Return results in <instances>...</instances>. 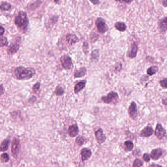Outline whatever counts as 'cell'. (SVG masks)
I'll use <instances>...</instances> for the list:
<instances>
[{
	"label": "cell",
	"mask_w": 167,
	"mask_h": 167,
	"mask_svg": "<svg viewBox=\"0 0 167 167\" xmlns=\"http://www.w3.org/2000/svg\"><path fill=\"white\" fill-rule=\"evenodd\" d=\"M12 76L17 80H27L32 78L36 74L35 70L33 68H25L20 66L12 69Z\"/></svg>",
	"instance_id": "obj_1"
},
{
	"label": "cell",
	"mask_w": 167,
	"mask_h": 167,
	"mask_svg": "<svg viewBox=\"0 0 167 167\" xmlns=\"http://www.w3.org/2000/svg\"><path fill=\"white\" fill-rule=\"evenodd\" d=\"M14 23L18 28L22 30L26 31L28 28L29 21L26 12L20 11L18 12L14 19Z\"/></svg>",
	"instance_id": "obj_2"
},
{
	"label": "cell",
	"mask_w": 167,
	"mask_h": 167,
	"mask_svg": "<svg viewBox=\"0 0 167 167\" xmlns=\"http://www.w3.org/2000/svg\"><path fill=\"white\" fill-rule=\"evenodd\" d=\"M21 44V37L16 39L14 42H11V45L8 47L7 49V53L9 56L13 55L19 51Z\"/></svg>",
	"instance_id": "obj_3"
},
{
	"label": "cell",
	"mask_w": 167,
	"mask_h": 167,
	"mask_svg": "<svg viewBox=\"0 0 167 167\" xmlns=\"http://www.w3.org/2000/svg\"><path fill=\"white\" fill-rule=\"evenodd\" d=\"M60 62L63 68L65 70H70L73 68L74 65L71 58L68 55H64L60 58Z\"/></svg>",
	"instance_id": "obj_4"
},
{
	"label": "cell",
	"mask_w": 167,
	"mask_h": 167,
	"mask_svg": "<svg viewBox=\"0 0 167 167\" xmlns=\"http://www.w3.org/2000/svg\"><path fill=\"white\" fill-rule=\"evenodd\" d=\"M101 100L106 104L117 102L119 99V96L117 92L111 91L106 96H103L101 97Z\"/></svg>",
	"instance_id": "obj_5"
},
{
	"label": "cell",
	"mask_w": 167,
	"mask_h": 167,
	"mask_svg": "<svg viewBox=\"0 0 167 167\" xmlns=\"http://www.w3.org/2000/svg\"><path fill=\"white\" fill-rule=\"evenodd\" d=\"M96 26L99 33H105L108 30V26L105 20L101 18H98L96 22Z\"/></svg>",
	"instance_id": "obj_6"
},
{
	"label": "cell",
	"mask_w": 167,
	"mask_h": 167,
	"mask_svg": "<svg viewBox=\"0 0 167 167\" xmlns=\"http://www.w3.org/2000/svg\"><path fill=\"white\" fill-rule=\"evenodd\" d=\"M155 135L158 139L162 140L164 138H167V132L160 124H158L156 127L155 130Z\"/></svg>",
	"instance_id": "obj_7"
},
{
	"label": "cell",
	"mask_w": 167,
	"mask_h": 167,
	"mask_svg": "<svg viewBox=\"0 0 167 167\" xmlns=\"http://www.w3.org/2000/svg\"><path fill=\"white\" fill-rule=\"evenodd\" d=\"M20 145V140L19 139L14 138L12 142L11 145V153L13 156L16 158L17 157L19 153Z\"/></svg>",
	"instance_id": "obj_8"
},
{
	"label": "cell",
	"mask_w": 167,
	"mask_h": 167,
	"mask_svg": "<svg viewBox=\"0 0 167 167\" xmlns=\"http://www.w3.org/2000/svg\"><path fill=\"white\" fill-rule=\"evenodd\" d=\"M128 113L131 118L135 119L137 116V108L136 103L134 102L131 103L128 109Z\"/></svg>",
	"instance_id": "obj_9"
},
{
	"label": "cell",
	"mask_w": 167,
	"mask_h": 167,
	"mask_svg": "<svg viewBox=\"0 0 167 167\" xmlns=\"http://www.w3.org/2000/svg\"><path fill=\"white\" fill-rule=\"evenodd\" d=\"M95 135L96 136V140L97 143L101 144L105 142L106 140V136L103 133V130L101 128L98 129L97 131L95 132Z\"/></svg>",
	"instance_id": "obj_10"
},
{
	"label": "cell",
	"mask_w": 167,
	"mask_h": 167,
	"mask_svg": "<svg viewBox=\"0 0 167 167\" xmlns=\"http://www.w3.org/2000/svg\"><path fill=\"white\" fill-rule=\"evenodd\" d=\"M68 134L71 137H75L78 135L79 132V129L77 124L70 126L68 129Z\"/></svg>",
	"instance_id": "obj_11"
},
{
	"label": "cell",
	"mask_w": 167,
	"mask_h": 167,
	"mask_svg": "<svg viewBox=\"0 0 167 167\" xmlns=\"http://www.w3.org/2000/svg\"><path fill=\"white\" fill-rule=\"evenodd\" d=\"M66 38L68 44L70 45H74L80 41L76 35L71 33L67 34L66 35Z\"/></svg>",
	"instance_id": "obj_12"
},
{
	"label": "cell",
	"mask_w": 167,
	"mask_h": 167,
	"mask_svg": "<svg viewBox=\"0 0 167 167\" xmlns=\"http://www.w3.org/2000/svg\"><path fill=\"white\" fill-rule=\"evenodd\" d=\"M81 158L82 161H85L90 158L92 155V151L87 148H84L81 150Z\"/></svg>",
	"instance_id": "obj_13"
},
{
	"label": "cell",
	"mask_w": 167,
	"mask_h": 167,
	"mask_svg": "<svg viewBox=\"0 0 167 167\" xmlns=\"http://www.w3.org/2000/svg\"><path fill=\"white\" fill-rule=\"evenodd\" d=\"M86 83H87V81L86 80H82L78 82L75 85L74 89V91L75 94L78 93L80 92V91L84 89V87H85Z\"/></svg>",
	"instance_id": "obj_14"
},
{
	"label": "cell",
	"mask_w": 167,
	"mask_h": 167,
	"mask_svg": "<svg viewBox=\"0 0 167 167\" xmlns=\"http://www.w3.org/2000/svg\"><path fill=\"white\" fill-rule=\"evenodd\" d=\"M87 74V69L85 67L83 66L80 68L78 70H76L74 73V77L75 78H81L85 76Z\"/></svg>",
	"instance_id": "obj_15"
},
{
	"label": "cell",
	"mask_w": 167,
	"mask_h": 167,
	"mask_svg": "<svg viewBox=\"0 0 167 167\" xmlns=\"http://www.w3.org/2000/svg\"><path fill=\"white\" fill-rule=\"evenodd\" d=\"M153 133V130L152 128L150 126H148L144 128L141 131V136L144 137H148L152 135Z\"/></svg>",
	"instance_id": "obj_16"
},
{
	"label": "cell",
	"mask_w": 167,
	"mask_h": 167,
	"mask_svg": "<svg viewBox=\"0 0 167 167\" xmlns=\"http://www.w3.org/2000/svg\"><path fill=\"white\" fill-rule=\"evenodd\" d=\"M163 150L161 149H156L152 151L150 156L152 159L157 160L162 156Z\"/></svg>",
	"instance_id": "obj_17"
},
{
	"label": "cell",
	"mask_w": 167,
	"mask_h": 167,
	"mask_svg": "<svg viewBox=\"0 0 167 167\" xmlns=\"http://www.w3.org/2000/svg\"><path fill=\"white\" fill-rule=\"evenodd\" d=\"M99 52L98 49H95L92 51L90 55V61L92 63H96L99 60Z\"/></svg>",
	"instance_id": "obj_18"
},
{
	"label": "cell",
	"mask_w": 167,
	"mask_h": 167,
	"mask_svg": "<svg viewBox=\"0 0 167 167\" xmlns=\"http://www.w3.org/2000/svg\"><path fill=\"white\" fill-rule=\"evenodd\" d=\"M138 47L137 45L135 43H133L131 45V50L127 52V55L131 58H133L135 57L137 53Z\"/></svg>",
	"instance_id": "obj_19"
},
{
	"label": "cell",
	"mask_w": 167,
	"mask_h": 167,
	"mask_svg": "<svg viewBox=\"0 0 167 167\" xmlns=\"http://www.w3.org/2000/svg\"><path fill=\"white\" fill-rule=\"evenodd\" d=\"M159 26L162 32H165L167 30V17L163 18L159 24Z\"/></svg>",
	"instance_id": "obj_20"
},
{
	"label": "cell",
	"mask_w": 167,
	"mask_h": 167,
	"mask_svg": "<svg viewBox=\"0 0 167 167\" xmlns=\"http://www.w3.org/2000/svg\"><path fill=\"white\" fill-rule=\"evenodd\" d=\"M10 144V140L9 139H5L2 142L1 144V151H7Z\"/></svg>",
	"instance_id": "obj_21"
},
{
	"label": "cell",
	"mask_w": 167,
	"mask_h": 167,
	"mask_svg": "<svg viewBox=\"0 0 167 167\" xmlns=\"http://www.w3.org/2000/svg\"><path fill=\"white\" fill-rule=\"evenodd\" d=\"M65 90L64 88L61 87V85H58L56 87V89L54 91V94L58 96H61L64 94Z\"/></svg>",
	"instance_id": "obj_22"
},
{
	"label": "cell",
	"mask_w": 167,
	"mask_h": 167,
	"mask_svg": "<svg viewBox=\"0 0 167 167\" xmlns=\"http://www.w3.org/2000/svg\"><path fill=\"white\" fill-rule=\"evenodd\" d=\"M115 27L117 30L120 32H124L127 28V26L124 23L122 22H117L115 24Z\"/></svg>",
	"instance_id": "obj_23"
},
{
	"label": "cell",
	"mask_w": 167,
	"mask_h": 167,
	"mask_svg": "<svg viewBox=\"0 0 167 167\" xmlns=\"http://www.w3.org/2000/svg\"><path fill=\"white\" fill-rule=\"evenodd\" d=\"M11 5L9 3L7 2H2L1 4V11H7L11 9Z\"/></svg>",
	"instance_id": "obj_24"
},
{
	"label": "cell",
	"mask_w": 167,
	"mask_h": 167,
	"mask_svg": "<svg viewBox=\"0 0 167 167\" xmlns=\"http://www.w3.org/2000/svg\"><path fill=\"white\" fill-rule=\"evenodd\" d=\"M158 70L159 68L157 66H151L150 68H148L147 70V73L150 76H152L155 73H156L157 72H158Z\"/></svg>",
	"instance_id": "obj_25"
},
{
	"label": "cell",
	"mask_w": 167,
	"mask_h": 167,
	"mask_svg": "<svg viewBox=\"0 0 167 167\" xmlns=\"http://www.w3.org/2000/svg\"><path fill=\"white\" fill-rule=\"evenodd\" d=\"M124 145H125V149L126 151H131L134 147L133 144L131 141H125L124 143Z\"/></svg>",
	"instance_id": "obj_26"
},
{
	"label": "cell",
	"mask_w": 167,
	"mask_h": 167,
	"mask_svg": "<svg viewBox=\"0 0 167 167\" xmlns=\"http://www.w3.org/2000/svg\"><path fill=\"white\" fill-rule=\"evenodd\" d=\"M0 45H1V47H7L9 45V42L7 41V37L3 36L1 37Z\"/></svg>",
	"instance_id": "obj_27"
},
{
	"label": "cell",
	"mask_w": 167,
	"mask_h": 167,
	"mask_svg": "<svg viewBox=\"0 0 167 167\" xmlns=\"http://www.w3.org/2000/svg\"><path fill=\"white\" fill-rule=\"evenodd\" d=\"M85 142L84 138L82 136H78L76 139V143L78 146H81L84 144Z\"/></svg>",
	"instance_id": "obj_28"
},
{
	"label": "cell",
	"mask_w": 167,
	"mask_h": 167,
	"mask_svg": "<svg viewBox=\"0 0 167 167\" xmlns=\"http://www.w3.org/2000/svg\"><path fill=\"white\" fill-rule=\"evenodd\" d=\"M1 160L2 163H6L9 160V157L7 153H4L2 154L1 156Z\"/></svg>",
	"instance_id": "obj_29"
},
{
	"label": "cell",
	"mask_w": 167,
	"mask_h": 167,
	"mask_svg": "<svg viewBox=\"0 0 167 167\" xmlns=\"http://www.w3.org/2000/svg\"><path fill=\"white\" fill-rule=\"evenodd\" d=\"M82 51L85 55L88 53V52H89V44L88 43V42H84L83 45H82Z\"/></svg>",
	"instance_id": "obj_30"
},
{
	"label": "cell",
	"mask_w": 167,
	"mask_h": 167,
	"mask_svg": "<svg viewBox=\"0 0 167 167\" xmlns=\"http://www.w3.org/2000/svg\"><path fill=\"white\" fill-rule=\"evenodd\" d=\"M40 87H41V83L40 82H37L35 84L33 85L32 88L33 92L35 93H37V92H39L40 89Z\"/></svg>",
	"instance_id": "obj_31"
},
{
	"label": "cell",
	"mask_w": 167,
	"mask_h": 167,
	"mask_svg": "<svg viewBox=\"0 0 167 167\" xmlns=\"http://www.w3.org/2000/svg\"><path fill=\"white\" fill-rule=\"evenodd\" d=\"M143 165V162L139 159H136L134 160L132 167H141Z\"/></svg>",
	"instance_id": "obj_32"
},
{
	"label": "cell",
	"mask_w": 167,
	"mask_h": 167,
	"mask_svg": "<svg viewBox=\"0 0 167 167\" xmlns=\"http://www.w3.org/2000/svg\"><path fill=\"white\" fill-rule=\"evenodd\" d=\"M160 84L161 86L164 89L167 88V78L164 79L163 80L160 81Z\"/></svg>",
	"instance_id": "obj_33"
},
{
	"label": "cell",
	"mask_w": 167,
	"mask_h": 167,
	"mask_svg": "<svg viewBox=\"0 0 167 167\" xmlns=\"http://www.w3.org/2000/svg\"><path fill=\"white\" fill-rule=\"evenodd\" d=\"M122 65L121 63H118L116 64L115 66V70L116 72H120L121 70H122Z\"/></svg>",
	"instance_id": "obj_34"
},
{
	"label": "cell",
	"mask_w": 167,
	"mask_h": 167,
	"mask_svg": "<svg viewBox=\"0 0 167 167\" xmlns=\"http://www.w3.org/2000/svg\"><path fill=\"white\" fill-rule=\"evenodd\" d=\"M143 159H144L146 162H149L150 161V155H148V153H144L143 155Z\"/></svg>",
	"instance_id": "obj_35"
},
{
	"label": "cell",
	"mask_w": 167,
	"mask_h": 167,
	"mask_svg": "<svg viewBox=\"0 0 167 167\" xmlns=\"http://www.w3.org/2000/svg\"><path fill=\"white\" fill-rule=\"evenodd\" d=\"M134 153H135V155H134L135 156H138L141 155V151L139 150H135L133 153V154H134Z\"/></svg>",
	"instance_id": "obj_36"
},
{
	"label": "cell",
	"mask_w": 167,
	"mask_h": 167,
	"mask_svg": "<svg viewBox=\"0 0 167 167\" xmlns=\"http://www.w3.org/2000/svg\"><path fill=\"white\" fill-rule=\"evenodd\" d=\"M117 2H121V3H129L132 2L133 0H115Z\"/></svg>",
	"instance_id": "obj_37"
},
{
	"label": "cell",
	"mask_w": 167,
	"mask_h": 167,
	"mask_svg": "<svg viewBox=\"0 0 167 167\" xmlns=\"http://www.w3.org/2000/svg\"><path fill=\"white\" fill-rule=\"evenodd\" d=\"M5 93V89L3 87V85L2 84L1 85V88H0V95H3V94Z\"/></svg>",
	"instance_id": "obj_38"
},
{
	"label": "cell",
	"mask_w": 167,
	"mask_h": 167,
	"mask_svg": "<svg viewBox=\"0 0 167 167\" xmlns=\"http://www.w3.org/2000/svg\"><path fill=\"white\" fill-rule=\"evenodd\" d=\"M5 33V29L3 26H1L0 27V35L1 36H2Z\"/></svg>",
	"instance_id": "obj_39"
},
{
	"label": "cell",
	"mask_w": 167,
	"mask_h": 167,
	"mask_svg": "<svg viewBox=\"0 0 167 167\" xmlns=\"http://www.w3.org/2000/svg\"><path fill=\"white\" fill-rule=\"evenodd\" d=\"M92 4H94V5H97V4H99V0H89Z\"/></svg>",
	"instance_id": "obj_40"
},
{
	"label": "cell",
	"mask_w": 167,
	"mask_h": 167,
	"mask_svg": "<svg viewBox=\"0 0 167 167\" xmlns=\"http://www.w3.org/2000/svg\"><path fill=\"white\" fill-rule=\"evenodd\" d=\"M162 3L164 7H167V0H163L162 1Z\"/></svg>",
	"instance_id": "obj_41"
},
{
	"label": "cell",
	"mask_w": 167,
	"mask_h": 167,
	"mask_svg": "<svg viewBox=\"0 0 167 167\" xmlns=\"http://www.w3.org/2000/svg\"><path fill=\"white\" fill-rule=\"evenodd\" d=\"M162 104L164 105H167V99H162Z\"/></svg>",
	"instance_id": "obj_42"
},
{
	"label": "cell",
	"mask_w": 167,
	"mask_h": 167,
	"mask_svg": "<svg viewBox=\"0 0 167 167\" xmlns=\"http://www.w3.org/2000/svg\"><path fill=\"white\" fill-rule=\"evenodd\" d=\"M148 167H163L161 165H156V164H152V165H150Z\"/></svg>",
	"instance_id": "obj_43"
},
{
	"label": "cell",
	"mask_w": 167,
	"mask_h": 167,
	"mask_svg": "<svg viewBox=\"0 0 167 167\" xmlns=\"http://www.w3.org/2000/svg\"><path fill=\"white\" fill-rule=\"evenodd\" d=\"M59 1V0H54V2H56V3H58Z\"/></svg>",
	"instance_id": "obj_44"
}]
</instances>
